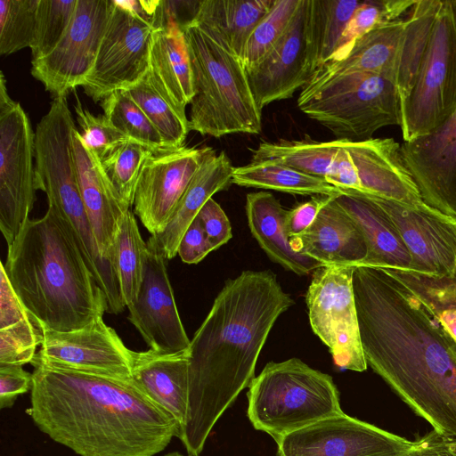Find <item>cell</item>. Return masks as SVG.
Segmentation results:
<instances>
[{"label":"cell","mask_w":456,"mask_h":456,"mask_svg":"<svg viewBox=\"0 0 456 456\" xmlns=\"http://www.w3.org/2000/svg\"><path fill=\"white\" fill-rule=\"evenodd\" d=\"M40 0H0V53L31 47Z\"/></svg>","instance_id":"38"},{"label":"cell","mask_w":456,"mask_h":456,"mask_svg":"<svg viewBox=\"0 0 456 456\" xmlns=\"http://www.w3.org/2000/svg\"><path fill=\"white\" fill-rule=\"evenodd\" d=\"M335 196H330L305 231L289 237L290 245L323 265L359 266L367 253L364 237Z\"/></svg>","instance_id":"22"},{"label":"cell","mask_w":456,"mask_h":456,"mask_svg":"<svg viewBox=\"0 0 456 456\" xmlns=\"http://www.w3.org/2000/svg\"><path fill=\"white\" fill-rule=\"evenodd\" d=\"M164 456H183V455L181 454L180 452H174L167 453V454H166Z\"/></svg>","instance_id":"51"},{"label":"cell","mask_w":456,"mask_h":456,"mask_svg":"<svg viewBox=\"0 0 456 456\" xmlns=\"http://www.w3.org/2000/svg\"><path fill=\"white\" fill-rule=\"evenodd\" d=\"M415 441V445L403 456H453L448 438L434 430Z\"/></svg>","instance_id":"48"},{"label":"cell","mask_w":456,"mask_h":456,"mask_svg":"<svg viewBox=\"0 0 456 456\" xmlns=\"http://www.w3.org/2000/svg\"><path fill=\"white\" fill-rule=\"evenodd\" d=\"M301 0H275L248 38L241 63L244 69L261 61L287 29Z\"/></svg>","instance_id":"39"},{"label":"cell","mask_w":456,"mask_h":456,"mask_svg":"<svg viewBox=\"0 0 456 456\" xmlns=\"http://www.w3.org/2000/svg\"><path fill=\"white\" fill-rule=\"evenodd\" d=\"M160 134L166 147L178 148L190 131L185 110L169 102L154 86L149 73L125 90Z\"/></svg>","instance_id":"33"},{"label":"cell","mask_w":456,"mask_h":456,"mask_svg":"<svg viewBox=\"0 0 456 456\" xmlns=\"http://www.w3.org/2000/svg\"><path fill=\"white\" fill-rule=\"evenodd\" d=\"M435 314L447 332L456 341V307L439 309Z\"/></svg>","instance_id":"49"},{"label":"cell","mask_w":456,"mask_h":456,"mask_svg":"<svg viewBox=\"0 0 456 456\" xmlns=\"http://www.w3.org/2000/svg\"><path fill=\"white\" fill-rule=\"evenodd\" d=\"M312 6L313 0H301L280 39L261 61L245 69L259 109L291 98L309 83L317 69Z\"/></svg>","instance_id":"13"},{"label":"cell","mask_w":456,"mask_h":456,"mask_svg":"<svg viewBox=\"0 0 456 456\" xmlns=\"http://www.w3.org/2000/svg\"><path fill=\"white\" fill-rule=\"evenodd\" d=\"M197 216L215 249L232 237L231 223L226 214L212 198L206 202Z\"/></svg>","instance_id":"43"},{"label":"cell","mask_w":456,"mask_h":456,"mask_svg":"<svg viewBox=\"0 0 456 456\" xmlns=\"http://www.w3.org/2000/svg\"><path fill=\"white\" fill-rule=\"evenodd\" d=\"M41 342L31 364L132 380L134 351L129 349L102 316L69 331L38 328Z\"/></svg>","instance_id":"14"},{"label":"cell","mask_w":456,"mask_h":456,"mask_svg":"<svg viewBox=\"0 0 456 456\" xmlns=\"http://www.w3.org/2000/svg\"><path fill=\"white\" fill-rule=\"evenodd\" d=\"M101 106L103 115L130 140L151 150L166 147L157 128L125 90L111 93L101 102Z\"/></svg>","instance_id":"35"},{"label":"cell","mask_w":456,"mask_h":456,"mask_svg":"<svg viewBox=\"0 0 456 456\" xmlns=\"http://www.w3.org/2000/svg\"><path fill=\"white\" fill-rule=\"evenodd\" d=\"M415 2L416 0L362 1L348 21L330 61L344 59L357 39L379 24L403 17Z\"/></svg>","instance_id":"36"},{"label":"cell","mask_w":456,"mask_h":456,"mask_svg":"<svg viewBox=\"0 0 456 456\" xmlns=\"http://www.w3.org/2000/svg\"><path fill=\"white\" fill-rule=\"evenodd\" d=\"M278 456H403L416 444L344 412L276 441Z\"/></svg>","instance_id":"16"},{"label":"cell","mask_w":456,"mask_h":456,"mask_svg":"<svg viewBox=\"0 0 456 456\" xmlns=\"http://www.w3.org/2000/svg\"><path fill=\"white\" fill-rule=\"evenodd\" d=\"M32 373L22 366H0V408H10L18 395L31 391Z\"/></svg>","instance_id":"44"},{"label":"cell","mask_w":456,"mask_h":456,"mask_svg":"<svg viewBox=\"0 0 456 456\" xmlns=\"http://www.w3.org/2000/svg\"><path fill=\"white\" fill-rule=\"evenodd\" d=\"M248 387V417L275 442L343 412L332 378L297 358L268 362Z\"/></svg>","instance_id":"6"},{"label":"cell","mask_w":456,"mask_h":456,"mask_svg":"<svg viewBox=\"0 0 456 456\" xmlns=\"http://www.w3.org/2000/svg\"><path fill=\"white\" fill-rule=\"evenodd\" d=\"M232 183L300 195L332 196L340 193L338 188L322 178L271 159L251 161L246 166L234 167Z\"/></svg>","instance_id":"30"},{"label":"cell","mask_w":456,"mask_h":456,"mask_svg":"<svg viewBox=\"0 0 456 456\" xmlns=\"http://www.w3.org/2000/svg\"><path fill=\"white\" fill-rule=\"evenodd\" d=\"M448 440H449L450 449H451L453 456H456V438H448Z\"/></svg>","instance_id":"50"},{"label":"cell","mask_w":456,"mask_h":456,"mask_svg":"<svg viewBox=\"0 0 456 456\" xmlns=\"http://www.w3.org/2000/svg\"><path fill=\"white\" fill-rule=\"evenodd\" d=\"M73 148L81 198L99 248L102 256L115 265L116 236L129 208L122 203L100 159L86 146L77 128Z\"/></svg>","instance_id":"21"},{"label":"cell","mask_w":456,"mask_h":456,"mask_svg":"<svg viewBox=\"0 0 456 456\" xmlns=\"http://www.w3.org/2000/svg\"><path fill=\"white\" fill-rule=\"evenodd\" d=\"M401 151L423 201L456 219V110L432 134L403 142Z\"/></svg>","instance_id":"20"},{"label":"cell","mask_w":456,"mask_h":456,"mask_svg":"<svg viewBox=\"0 0 456 456\" xmlns=\"http://www.w3.org/2000/svg\"><path fill=\"white\" fill-rule=\"evenodd\" d=\"M77 0H40L37 12L32 60L50 53L61 40L74 16Z\"/></svg>","instance_id":"40"},{"label":"cell","mask_w":456,"mask_h":456,"mask_svg":"<svg viewBox=\"0 0 456 456\" xmlns=\"http://www.w3.org/2000/svg\"><path fill=\"white\" fill-rule=\"evenodd\" d=\"M40 342V330L1 268L0 366L31 363Z\"/></svg>","instance_id":"29"},{"label":"cell","mask_w":456,"mask_h":456,"mask_svg":"<svg viewBox=\"0 0 456 456\" xmlns=\"http://www.w3.org/2000/svg\"><path fill=\"white\" fill-rule=\"evenodd\" d=\"M234 167L224 151L203 147L201 164L176 204L165 229L146 241L167 260L177 255L180 240L212 196L232 183Z\"/></svg>","instance_id":"23"},{"label":"cell","mask_w":456,"mask_h":456,"mask_svg":"<svg viewBox=\"0 0 456 456\" xmlns=\"http://www.w3.org/2000/svg\"><path fill=\"white\" fill-rule=\"evenodd\" d=\"M192 71L190 130L222 137L259 134L262 110L256 105L240 60L216 33L192 20L182 26Z\"/></svg>","instance_id":"5"},{"label":"cell","mask_w":456,"mask_h":456,"mask_svg":"<svg viewBox=\"0 0 456 456\" xmlns=\"http://www.w3.org/2000/svg\"><path fill=\"white\" fill-rule=\"evenodd\" d=\"M74 110L84 143L100 160L118 145L130 140L105 115L95 116L90 112L77 96Z\"/></svg>","instance_id":"42"},{"label":"cell","mask_w":456,"mask_h":456,"mask_svg":"<svg viewBox=\"0 0 456 456\" xmlns=\"http://www.w3.org/2000/svg\"><path fill=\"white\" fill-rule=\"evenodd\" d=\"M440 0H416L403 17L377 25L357 39L341 61H327L312 77L367 72L392 82L402 116L424 56Z\"/></svg>","instance_id":"8"},{"label":"cell","mask_w":456,"mask_h":456,"mask_svg":"<svg viewBox=\"0 0 456 456\" xmlns=\"http://www.w3.org/2000/svg\"><path fill=\"white\" fill-rule=\"evenodd\" d=\"M150 151L143 144L128 140L101 159L107 177L122 203L129 209L134 205L136 183Z\"/></svg>","instance_id":"37"},{"label":"cell","mask_w":456,"mask_h":456,"mask_svg":"<svg viewBox=\"0 0 456 456\" xmlns=\"http://www.w3.org/2000/svg\"><path fill=\"white\" fill-rule=\"evenodd\" d=\"M148 256V245L140 233L135 215L129 209L120 223L115 241V266L125 306H130L140 290Z\"/></svg>","instance_id":"32"},{"label":"cell","mask_w":456,"mask_h":456,"mask_svg":"<svg viewBox=\"0 0 456 456\" xmlns=\"http://www.w3.org/2000/svg\"><path fill=\"white\" fill-rule=\"evenodd\" d=\"M339 191L336 202L354 221L365 240L367 253L359 266L411 270V256L388 215L363 193Z\"/></svg>","instance_id":"24"},{"label":"cell","mask_w":456,"mask_h":456,"mask_svg":"<svg viewBox=\"0 0 456 456\" xmlns=\"http://www.w3.org/2000/svg\"><path fill=\"white\" fill-rule=\"evenodd\" d=\"M154 28L111 0L94 67L81 87L94 102L138 84L147 74Z\"/></svg>","instance_id":"12"},{"label":"cell","mask_w":456,"mask_h":456,"mask_svg":"<svg viewBox=\"0 0 456 456\" xmlns=\"http://www.w3.org/2000/svg\"><path fill=\"white\" fill-rule=\"evenodd\" d=\"M132 380L177 423L179 438L188 409V350L134 353Z\"/></svg>","instance_id":"25"},{"label":"cell","mask_w":456,"mask_h":456,"mask_svg":"<svg viewBox=\"0 0 456 456\" xmlns=\"http://www.w3.org/2000/svg\"><path fill=\"white\" fill-rule=\"evenodd\" d=\"M275 0L198 1L193 19L198 26L216 33L240 60L250 34Z\"/></svg>","instance_id":"28"},{"label":"cell","mask_w":456,"mask_h":456,"mask_svg":"<svg viewBox=\"0 0 456 456\" xmlns=\"http://www.w3.org/2000/svg\"><path fill=\"white\" fill-rule=\"evenodd\" d=\"M143 280L136 299L127 307L128 320L149 349L160 354L187 351L189 339L167 271L166 258L148 244Z\"/></svg>","instance_id":"19"},{"label":"cell","mask_w":456,"mask_h":456,"mask_svg":"<svg viewBox=\"0 0 456 456\" xmlns=\"http://www.w3.org/2000/svg\"><path fill=\"white\" fill-rule=\"evenodd\" d=\"M362 1L313 0V35L317 69L330 60L348 21Z\"/></svg>","instance_id":"34"},{"label":"cell","mask_w":456,"mask_h":456,"mask_svg":"<svg viewBox=\"0 0 456 456\" xmlns=\"http://www.w3.org/2000/svg\"><path fill=\"white\" fill-rule=\"evenodd\" d=\"M297 106L338 140H369L384 126L402 124L395 86L372 73L349 72L312 77L302 88Z\"/></svg>","instance_id":"7"},{"label":"cell","mask_w":456,"mask_h":456,"mask_svg":"<svg viewBox=\"0 0 456 456\" xmlns=\"http://www.w3.org/2000/svg\"><path fill=\"white\" fill-rule=\"evenodd\" d=\"M330 196L314 197L289 210L287 230L289 237L305 231L315 220L320 209L328 201Z\"/></svg>","instance_id":"47"},{"label":"cell","mask_w":456,"mask_h":456,"mask_svg":"<svg viewBox=\"0 0 456 456\" xmlns=\"http://www.w3.org/2000/svg\"><path fill=\"white\" fill-rule=\"evenodd\" d=\"M28 413L40 431L78 456H154L177 423L133 380L37 366Z\"/></svg>","instance_id":"3"},{"label":"cell","mask_w":456,"mask_h":456,"mask_svg":"<svg viewBox=\"0 0 456 456\" xmlns=\"http://www.w3.org/2000/svg\"><path fill=\"white\" fill-rule=\"evenodd\" d=\"M456 110V14L440 0L411 95L403 110V142L427 136Z\"/></svg>","instance_id":"9"},{"label":"cell","mask_w":456,"mask_h":456,"mask_svg":"<svg viewBox=\"0 0 456 456\" xmlns=\"http://www.w3.org/2000/svg\"><path fill=\"white\" fill-rule=\"evenodd\" d=\"M288 212L270 192L247 194L248 223L259 246L272 261L296 274L305 275L323 265L292 248L286 225Z\"/></svg>","instance_id":"26"},{"label":"cell","mask_w":456,"mask_h":456,"mask_svg":"<svg viewBox=\"0 0 456 456\" xmlns=\"http://www.w3.org/2000/svg\"><path fill=\"white\" fill-rule=\"evenodd\" d=\"M203 148L181 146L151 150L141 170L134 198V214L155 235L161 232L198 171Z\"/></svg>","instance_id":"17"},{"label":"cell","mask_w":456,"mask_h":456,"mask_svg":"<svg viewBox=\"0 0 456 456\" xmlns=\"http://www.w3.org/2000/svg\"><path fill=\"white\" fill-rule=\"evenodd\" d=\"M294 305L270 270L228 280L188 349V409L179 436L199 456L214 426L255 378L261 350L278 317Z\"/></svg>","instance_id":"2"},{"label":"cell","mask_w":456,"mask_h":456,"mask_svg":"<svg viewBox=\"0 0 456 456\" xmlns=\"http://www.w3.org/2000/svg\"><path fill=\"white\" fill-rule=\"evenodd\" d=\"M346 140L317 142L311 139L275 142H263L252 152V162L274 160L291 168L324 179L330 166Z\"/></svg>","instance_id":"31"},{"label":"cell","mask_w":456,"mask_h":456,"mask_svg":"<svg viewBox=\"0 0 456 456\" xmlns=\"http://www.w3.org/2000/svg\"><path fill=\"white\" fill-rule=\"evenodd\" d=\"M148 73L157 89L178 109L185 110L194 92L191 60L180 25L170 23L154 28Z\"/></svg>","instance_id":"27"},{"label":"cell","mask_w":456,"mask_h":456,"mask_svg":"<svg viewBox=\"0 0 456 456\" xmlns=\"http://www.w3.org/2000/svg\"><path fill=\"white\" fill-rule=\"evenodd\" d=\"M35 133L0 72V229L10 246L36 200Z\"/></svg>","instance_id":"10"},{"label":"cell","mask_w":456,"mask_h":456,"mask_svg":"<svg viewBox=\"0 0 456 456\" xmlns=\"http://www.w3.org/2000/svg\"><path fill=\"white\" fill-rule=\"evenodd\" d=\"M111 8V0H77L71 23L47 55L31 61V75L54 97L81 86L92 70Z\"/></svg>","instance_id":"15"},{"label":"cell","mask_w":456,"mask_h":456,"mask_svg":"<svg viewBox=\"0 0 456 456\" xmlns=\"http://www.w3.org/2000/svg\"><path fill=\"white\" fill-rule=\"evenodd\" d=\"M388 270L432 310L456 307V268L452 277H432L409 270Z\"/></svg>","instance_id":"41"},{"label":"cell","mask_w":456,"mask_h":456,"mask_svg":"<svg viewBox=\"0 0 456 456\" xmlns=\"http://www.w3.org/2000/svg\"><path fill=\"white\" fill-rule=\"evenodd\" d=\"M354 267L323 265L316 269L305 302L310 325L328 346L335 364L361 372L368 364L362 346L353 289Z\"/></svg>","instance_id":"11"},{"label":"cell","mask_w":456,"mask_h":456,"mask_svg":"<svg viewBox=\"0 0 456 456\" xmlns=\"http://www.w3.org/2000/svg\"><path fill=\"white\" fill-rule=\"evenodd\" d=\"M1 268L37 328L74 330L107 312L104 292L51 205L25 220Z\"/></svg>","instance_id":"4"},{"label":"cell","mask_w":456,"mask_h":456,"mask_svg":"<svg viewBox=\"0 0 456 456\" xmlns=\"http://www.w3.org/2000/svg\"><path fill=\"white\" fill-rule=\"evenodd\" d=\"M353 289L367 364L434 431L456 438V341L388 270L355 266Z\"/></svg>","instance_id":"1"},{"label":"cell","mask_w":456,"mask_h":456,"mask_svg":"<svg viewBox=\"0 0 456 456\" xmlns=\"http://www.w3.org/2000/svg\"><path fill=\"white\" fill-rule=\"evenodd\" d=\"M215 250L198 216L191 222L183 235L177 254L185 264H197L208 253Z\"/></svg>","instance_id":"45"},{"label":"cell","mask_w":456,"mask_h":456,"mask_svg":"<svg viewBox=\"0 0 456 456\" xmlns=\"http://www.w3.org/2000/svg\"><path fill=\"white\" fill-rule=\"evenodd\" d=\"M362 193V192H361ZM391 218L412 259L411 270L432 277H452L456 268V219L425 205L413 208L367 195Z\"/></svg>","instance_id":"18"},{"label":"cell","mask_w":456,"mask_h":456,"mask_svg":"<svg viewBox=\"0 0 456 456\" xmlns=\"http://www.w3.org/2000/svg\"><path fill=\"white\" fill-rule=\"evenodd\" d=\"M344 146L338 150L334 157L324 180L339 189H349L360 191V182L356 167L352 157Z\"/></svg>","instance_id":"46"}]
</instances>
